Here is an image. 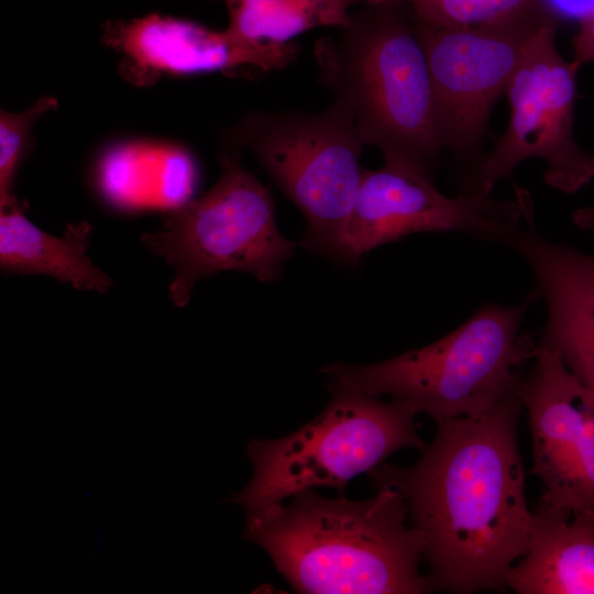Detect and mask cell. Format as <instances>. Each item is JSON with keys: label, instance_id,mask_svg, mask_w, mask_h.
I'll return each mask as SVG.
<instances>
[{"label": "cell", "instance_id": "cell-1", "mask_svg": "<svg viewBox=\"0 0 594 594\" xmlns=\"http://www.w3.org/2000/svg\"><path fill=\"white\" fill-rule=\"evenodd\" d=\"M521 407L516 391L483 414L439 420L414 464L383 462L367 473L406 499L433 590L503 592L526 552L532 512L518 446Z\"/></svg>", "mask_w": 594, "mask_h": 594}, {"label": "cell", "instance_id": "cell-2", "mask_svg": "<svg viewBox=\"0 0 594 594\" xmlns=\"http://www.w3.org/2000/svg\"><path fill=\"white\" fill-rule=\"evenodd\" d=\"M363 501L314 488L245 515L243 538L258 544L292 588L306 594H420L425 540L400 492L378 486Z\"/></svg>", "mask_w": 594, "mask_h": 594}, {"label": "cell", "instance_id": "cell-3", "mask_svg": "<svg viewBox=\"0 0 594 594\" xmlns=\"http://www.w3.org/2000/svg\"><path fill=\"white\" fill-rule=\"evenodd\" d=\"M337 37L315 42L319 81L366 146L431 175L443 147L415 14L403 0H365Z\"/></svg>", "mask_w": 594, "mask_h": 594}, {"label": "cell", "instance_id": "cell-4", "mask_svg": "<svg viewBox=\"0 0 594 594\" xmlns=\"http://www.w3.org/2000/svg\"><path fill=\"white\" fill-rule=\"evenodd\" d=\"M537 294L519 305H487L459 328L420 349L365 365L333 363L329 378L371 395H389L435 422L488 411L516 392L519 370L537 344L521 321Z\"/></svg>", "mask_w": 594, "mask_h": 594}, {"label": "cell", "instance_id": "cell-5", "mask_svg": "<svg viewBox=\"0 0 594 594\" xmlns=\"http://www.w3.org/2000/svg\"><path fill=\"white\" fill-rule=\"evenodd\" d=\"M328 386L330 399L314 420L282 438L248 442L253 473L229 501L242 506L245 515L315 487L343 493L349 481L394 452L425 449L415 422L417 413L407 403L384 402L333 378Z\"/></svg>", "mask_w": 594, "mask_h": 594}, {"label": "cell", "instance_id": "cell-6", "mask_svg": "<svg viewBox=\"0 0 594 594\" xmlns=\"http://www.w3.org/2000/svg\"><path fill=\"white\" fill-rule=\"evenodd\" d=\"M219 162L221 174L208 191L165 210L163 227L141 237L174 267L169 295L177 307L188 302L198 280L219 272L278 280L297 246L278 230L272 194L244 168L241 153L223 150Z\"/></svg>", "mask_w": 594, "mask_h": 594}, {"label": "cell", "instance_id": "cell-7", "mask_svg": "<svg viewBox=\"0 0 594 594\" xmlns=\"http://www.w3.org/2000/svg\"><path fill=\"white\" fill-rule=\"evenodd\" d=\"M231 140L250 150L300 210L307 230L300 245L341 262L345 226L364 168V144L352 116L338 102L319 112L252 111Z\"/></svg>", "mask_w": 594, "mask_h": 594}, {"label": "cell", "instance_id": "cell-8", "mask_svg": "<svg viewBox=\"0 0 594 594\" xmlns=\"http://www.w3.org/2000/svg\"><path fill=\"white\" fill-rule=\"evenodd\" d=\"M558 20L540 26L528 41L507 88L509 121L493 151L477 165L468 193L490 196L510 179L525 160L540 158L551 187L572 194L594 177V155L574 138L576 69L556 43Z\"/></svg>", "mask_w": 594, "mask_h": 594}, {"label": "cell", "instance_id": "cell-9", "mask_svg": "<svg viewBox=\"0 0 594 594\" xmlns=\"http://www.w3.org/2000/svg\"><path fill=\"white\" fill-rule=\"evenodd\" d=\"M532 220L525 190L515 199L463 191L448 197L414 164L384 157L364 169L342 241L341 263L355 265L370 251L418 232L457 231L508 245Z\"/></svg>", "mask_w": 594, "mask_h": 594}, {"label": "cell", "instance_id": "cell-10", "mask_svg": "<svg viewBox=\"0 0 594 594\" xmlns=\"http://www.w3.org/2000/svg\"><path fill=\"white\" fill-rule=\"evenodd\" d=\"M414 13V12H413ZM543 19L493 26L444 28L415 15L443 150L469 156L479 147L490 113L506 94L531 35Z\"/></svg>", "mask_w": 594, "mask_h": 594}, {"label": "cell", "instance_id": "cell-11", "mask_svg": "<svg viewBox=\"0 0 594 594\" xmlns=\"http://www.w3.org/2000/svg\"><path fill=\"white\" fill-rule=\"evenodd\" d=\"M517 388L527 409L539 505L594 517V397L560 354L539 341Z\"/></svg>", "mask_w": 594, "mask_h": 594}, {"label": "cell", "instance_id": "cell-12", "mask_svg": "<svg viewBox=\"0 0 594 594\" xmlns=\"http://www.w3.org/2000/svg\"><path fill=\"white\" fill-rule=\"evenodd\" d=\"M102 41L121 57V70L136 86L163 74L188 75L255 67L279 70L298 57L296 42H250L228 30L215 31L190 20L157 13L108 21Z\"/></svg>", "mask_w": 594, "mask_h": 594}, {"label": "cell", "instance_id": "cell-13", "mask_svg": "<svg viewBox=\"0 0 594 594\" xmlns=\"http://www.w3.org/2000/svg\"><path fill=\"white\" fill-rule=\"evenodd\" d=\"M505 583L518 594H594V517L539 505Z\"/></svg>", "mask_w": 594, "mask_h": 594}, {"label": "cell", "instance_id": "cell-14", "mask_svg": "<svg viewBox=\"0 0 594 594\" xmlns=\"http://www.w3.org/2000/svg\"><path fill=\"white\" fill-rule=\"evenodd\" d=\"M196 176L187 150L155 141L119 143L108 148L98 164L103 194L124 207H178L190 199Z\"/></svg>", "mask_w": 594, "mask_h": 594}, {"label": "cell", "instance_id": "cell-15", "mask_svg": "<svg viewBox=\"0 0 594 594\" xmlns=\"http://www.w3.org/2000/svg\"><path fill=\"white\" fill-rule=\"evenodd\" d=\"M26 207L0 209V264L9 272L45 274L80 290L107 293L112 279L87 255L91 226L70 224L63 237L48 234L24 216Z\"/></svg>", "mask_w": 594, "mask_h": 594}, {"label": "cell", "instance_id": "cell-16", "mask_svg": "<svg viewBox=\"0 0 594 594\" xmlns=\"http://www.w3.org/2000/svg\"><path fill=\"white\" fill-rule=\"evenodd\" d=\"M529 265L548 310L540 341L560 354L594 397V308L547 257L536 256Z\"/></svg>", "mask_w": 594, "mask_h": 594}, {"label": "cell", "instance_id": "cell-17", "mask_svg": "<svg viewBox=\"0 0 594 594\" xmlns=\"http://www.w3.org/2000/svg\"><path fill=\"white\" fill-rule=\"evenodd\" d=\"M229 14L227 30L250 42L288 43L316 28H344L365 0H217Z\"/></svg>", "mask_w": 594, "mask_h": 594}, {"label": "cell", "instance_id": "cell-18", "mask_svg": "<svg viewBox=\"0 0 594 594\" xmlns=\"http://www.w3.org/2000/svg\"><path fill=\"white\" fill-rule=\"evenodd\" d=\"M414 14L444 28L493 26L554 15L544 0H403Z\"/></svg>", "mask_w": 594, "mask_h": 594}, {"label": "cell", "instance_id": "cell-19", "mask_svg": "<svg viewBox=\"0 0 594 594\" xmlns=\"http://www.w3.org/2000/svg\"><path fill=\"white\" fill-rule=\"evenodd\" d=\"M57 107V100L43 97L26 110L0 112V209L26 207L12 191L13 177L31 129L47 111Z\"/></svg>", "mask_w": 594, "mask_h": 594}, {"label": "cell", "instance_id": "cell-20", "mask_svg": "<svg viewBox=\"0 0 594 594\" xmlns=\"http://www.w3.org/2000/svg\"><path fill=\"white\" fill-rule=\"evenodd\" d=\"M540 243L548 256L594 308V255L552 242L542 234L540 235Z\"/></svg>", "mask_w": 594, "mask_h": 594}, {"label": "cell", "instance_id": "cell-21", "mask_svg": "<svg viewBox=\"0 0 594 594\" xmlns=\"http://www.w3.org/2000/svg\"><path fill=\"white\" fill-rule=\"evenodd\" d=\"M594 62V6L580 20L579 32L574 41V58L572 64L576 69Z\"/></svg>", "mask_w": 594, "mask_h": 594}, {"label": "cell", "instance_id": "cell-22", "mask_svg": "<svg viewBox=\"0 0 594 594\" xmlns=\"http://www.w3.org/2000/svg\"><path fill=\"white\" fill-rule=\"evenodd\" d=\"M552 13L558 16L581 20L594 6V0H544Z\"/></svg>", "mask_w": 594, "mask_h": 594}, {"label": "cell", "instance_id": "cell-23", "mask_svg": "<svg viewBox=\"0 0 594 594\" xmlns=\"http://www.w3.org/2000/svg\"><path fill=\"white\" fill-rule=\"evenodd\" d=\"M572 219L581 229L594 234V207L580 208L572 215Z\"/></svg>", "mask_w": 594, "mask_h": 594}]
</instances>
